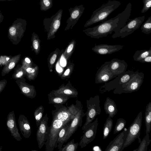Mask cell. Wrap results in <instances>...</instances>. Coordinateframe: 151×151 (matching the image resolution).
Segmentation results:
<instances>
[{"mask_svg":"<svg viewBox=\"0 0 151 151\" xmlns=\"http://www.w3.org/2000/svg\"><path fill=\"white\" fill-rule=\"evenodd\" d=\"M140 29L142 32L146 34L151 33V16L149 17L142 25Z\"/></svg>","mask_w":151,"mask_h":151,"instance_id":"39","label":"cell"},{"mask_svg":"<svg viewBox=\"0 0 151 151\" xmlns=\"http://www.w3.org/2000/svg\"><path fill=\"white\" fill-rule=\"evenodd\" d=\"M78 143L74 142V139H73L68 142L66 145L58 150L59 151H76L79 145Z\"/></svg>","mask_w":151,"mask_h":151,"instance_id":"38","label":"cell"},{"mask_svg":"<svg viewBox=\"0 0 151 151\" xmlns=\"http://www.w3.org/2000/svg\"><path fill=\"white\" fill-rule=\"evenodd\" d=\"M54 106L55 109L52 111V119L70 122L83 106L80 101L77 100L75 105L72 104L67 106L63 104H54Z\"/></svg>","mask_w":151,"mask_h":151,"instance_id":"3","label":"cell"},{"mask_svg":"<svg viewBox=\"0 0 151 151\" xmlns=\"http://www.w3.org/2000/svg\"><path fill=\"white\" fill-rule=\"evenodd\" d=\"M31 41L32 50L35 52L36 55H38L40 51V41L38 35L34 32L32 34Z\"/></svg>","mask_w":151,"mask_h":151,"instance_id":"31","label":"cell"},{"mask_svg":"<svg viewBox=\"0 0 151 151\" xmlns=\"http://www.w3.org/2000/svg\"><path fill=\"white\" fill-rule=\"evenodd\" d=\"M69 122L52 119L51 124L47 129L46 140L45 144L46 151L53 150L60 130L64 125Z\"/></svg>","mask_w":151,"mask_h":151,"instance_id":"7","label":"cell"},{"mask_svg":"<svg viewBox=\"0 0 151 151\" xmlns=\"http://www.w3.org/2000/svg\"><path fill=\"white\" fill-rule=\"evenodd\" d=\"M86 116L83 109V107L78 111L74 118L71 121L66 133L64 142H66L72 135L75 132L79 127L82 126L83 118Z\"/></svg>","mask_w":151,"mask_h":151,"instance_id":"16","label":"cell"},{"mask_svg":"<svg viewBox=\"0 0 151 151\" xmlns=\"http://www.w3.org/2000/svg\"><path fill=\"white\" fill-rule=\"evenodd\" d=\"M84 9L85 7L82 4L69 9L70 16L67 20L65 31L72 28L83 14Z\"/></svg>","mask_w":151,"mask_h":151,"instance_id":"15","label":"cell"},{"mask_svg":"<svg viewBox=\"0 0 151 151\" xmlns=\"http://www.w3.org/2000/svg\"><path fill=\"white\" fill-rule=\"evenodd\" d=\"M134 72L132 70H128L122 75L117 76L113 80L104 83L101 87L103 89V91L104 92L109 91L125 83L130 79Z\"/></svg>","mask_w":151,"mask_h":151,"instance_id":"12","label":"cell"},{"mask_svg":"<svg viewBox=\"0 0 151 151\" xmlns=\"http://www.w3.org/2000/svg\"><path fill=\"white\" fill-rule=\"evenodd\" d=\"M109 66L112 72L117 76L125 73L128 65L124 60L113 58L109 61Z\"/></svg>","mask_w":151,"mask_h":151,"instance_id":"21","label":"cell"},{"mask_svg":"<svg viewBox=\"0 0 151 151\" xmlns=\"http://www.w3.org/2000/svg\"><path fill=\"white\" fill-rule=\"evenodd\" d=\"M63 12V9H60L50 18L44 19L43 24L45 30L47 32V40L55 37V35L60 25Z\"/></svg>","mask_w":151,"mask_h":151,"instance_id":"8","label":"cell"},{"mask_svg":"<svg viewBox=\"0 0 151 151\" xmlns=\"http://www.w3.org/2000/svg\"><path fill=\"white\" fill-rule=\"evenodd\" d=\"M146 135L139 143L140 144L137 148L133 151H147V147L151 141L149 139V133H146Z\"/></svg>","mask_w":151,"mask_h":151,"instance_id":"36","label":"cell"},{"mask_svg":"<svg viewBox=\"0 0 151 151\" xmlns=\"http://www.w3.org/2000/svg\"><path fill=\"white\" fill-rule=\"evenodd\" d=\"M75 40H72L68 44L63 53V55L67 61H68L73 54L75 47Z\"/></svg>","mask_w":151,"mask_h":151,"instance_id":"34","label":"cell"},{"mask_svg":"<svg viewBox=\"0 0 151 151\" xmlns=\"http://www.w3.org/2000/svg\"><path fill=\"white\" fill-rule=\"evenodd\" d=\"M139 62L141 63H151V55H149L141 60Z\"/></svg>","mask_w":151,"mask_h":151,"instance_id":"47","label":"cell"},{"mask_svg":"<svg viewBox=\"0 0 151 151\" xmlns=\"http://www.w3.org/2000/svg\"><path fill=\"white\" fill-rule=\"evenodd\" d=\"M150 55H151V47L149 50H136L133 57L134 61L139 62L142 59Z\"/></svg>","mask_w":151,"mask_h":151,"instance_id":"32","label":"cell"},{"mask_svg":"<svg viewBox=\"0 0 151 151\" xmlns=\"http://www.w3.org/2000/svg\"><path fill=\"white\" fill-rule=\"evenodd\" d=\"M2 149V147L1 146L0 147V151H2L1 149Z\"/></svg>","mask_w":151,"mask_h":151,"instance_id":"50","label":"cell"},{"mask_svg":"<svg viewBox=\"0 0 151 151\" xmlns=\"http://www.w3.org/2000/svg\"><path fill=\"white\" fill-rule=\"evenodd\" d=\"M142 122V112H140L128 129L124 144L120 151L131 145L136 139L139 143L141 141L140 137Z\"/></svg>","mask_w":151,"mask_h":151,"instance_id":"5","label":"cell"},{"mask_svg":"<svg viewBox=\"0 0 151 151\" xmlns=\"http://www.w3.org/2000/svg\"><path fill=\"white\" fill-rule=\"evenodd\" d=\"M48 96L49 104H64L70 98L67 97L51 96L48 94Z\"/></svg>","mask_w":151,"mask_h":151,"instance_id":"35","label":"cell"},{"mask_svg":"<svg viewBox=\"0 0 151 151\" xmlns=\"http://www.w3.org/2000/svg\"><path fill=\"white\" fill-rule=\"evenodd\" d=\"M116 77L110 70L109 61L106 62L101 65L96 72L95 83L96 84L104 83Z\"/></svg>","mask_w":151,"mask_h":151,"instance_id":"13","label":"cell"},{"mask_svg":"<svg viewBox=\"0 0 151 151\" xmlns=\"http://www.w3.org/2000/svg\"><path fill=\"white\" fill-rule=\"evenodd\" d=\"M124 46L119 45H109L106 44L95 45L91 50L96 53L100 55L111 54L122 49Z\"/></svg>","mask_w":151,"mask_h":151,"instance_id":"18","label":"cell"},{"mask_svg":"<svg viewBox=\"0 0 151 151\" xmlns=\"http://www.w3.org/2000/svg\"><path fill=\"white\" fill-rule=\"evenodd\" d=\"M44 112V108L41 105L37 108L34 112V116L35 120L36 125L38 127L43 117Z\"/></svg>","mask_w":151,"mask_h":151,"instance_id":"37","label":"cell"},{"mask_svg":"<svg viewBox=\"0 0 151 151\" xmlns=\"http://www.w3.org/2000/svg\"><path fill=\"white\" fill-rule=\"evenodd\" d=\"M19 128L23 136L25 138H29L31 135L30 124L27 118L24 115L20 114L18 119Z\"/></svg>","mask_w":151,"mask_h":151,"instance_id":"23","label":"cell"},{"mask_svg":"<svg viewBox=\"0 0 151 151\" xmlns=\"http://www.w3.org/2000/svg\"><path fill=\"white\" fill-rule=\"evenodd\" d=\"M145 122L146 133H149L151 129V102H149L146 107Z\"/></svg>","mask_w":151,"mask_h":151,"instance_id":"28","label":"cell"},{"mask_svg":"<svg viewBox=\"0 0 151 151\" xmlns=\"http://www.w3.org/2000/svg\"><path fill=\"white\" fill-rule=\"evenodd\" d=\"M113 125V121L111 117L109 115L104 123L103 128V139L107 138L112 129Z\"/></svg>","mask_w":151,"mask_h":151,"instance_id":"30","label":"cell"},{"mask_svg":"<svg viewBox=\"0 0 151 151\" xmlns=\"http://www.w3.org/2000/svg\"><path fill=\"white\" fill-rule=\"evenodd\" d=\"M22 65L23 67H31L33 66V62L31 59L28 56H25L22 59Z\"/></svg>","mask_w":151,"mask_h":151,"instance_id":"43","label":"cell"},{"mask_svg":"<svg viewBox=\"0 0 151 151\" xmlns=\"http://www.w3.org/2000/svg\"><path fill=\"white\" fill-rule=\"evenodd\" d=\"M23 67L25 71L27 78L30 81L34 80L37 76L38 72V66L36 65L34 67Z\"/></svg>","mask_w":151,"mask_h":151,"instance_id":"29","label":"cell"},{"mask_svg":"<svg viewBox=\"0 0 151 151\" xmlns=\"http://www.w3.org/2000/svg\"><path fill=\"white\" fill-rule=\"evenodd\" d=\"M132 7L131 3H129L124 10L114 17L102 22L94 27L86 29L83 32L87 36L96 39L106 37L113 32H118L124 26L129 19Z\"/></svg>","mask_w":151,"mask_h":151,"instance_id":"1","label":"cell"},{"mask_svg":"<svg viewBox=\"0 0 151 151\" xmlns=\"http://www.w3.org/2000/svg\"><path fill=\"white\" fill-rule=\"evenodd\" d=\"M126 124V120L122 118L118 119L116 124L113 134H114L121 131L125 127Z\"/></svg>","mask_w":151,"mask_h":151,"instance_id":"40","label":"cell"},{"mask_svg":"<svg viewBox=\"0 0 151 151\" xmlns=\"http://www.w3.org/2000/svg\"><path fill=\"white\" fill-rule=\"evenodd\" d=\"M86 101L87 107V110L85 113L86 119L82 128L83 130L88 124L92 122L97 115L100 114L101 111L99 96L91 97Z\"/></svg>","mask_w":151,"mask_h":151,"instance_id":"9","label":"cell"},{"mask_svg":"<svg viewBox=\"0 0 151 151\" xmlns=\"http://www.w3.org/2000/svg\"><path fill=\"white\" fill-rule=\"evenodd\" d=\"M143 7L141 11L142 13L147 11L151 7V0H143Z\"/></svg>","mask_w":151,"mask_h":151,"instance_id":"44","label":"cell"},{"mask_svg":"<svg viewBox=\"0 0 151 151\" xmlns=\"http://www.w3.org/2000/svg\"><path fill=\"white\" fill-rule=\"evenodd\" d=\"M68 124L64 125L59 131L58 137L55 146V148L58 147V150L62 147L64 143L65 137L69 126Z\"/></svg>","mask_w":151,"mask_h":151,"instance_id":"26","label":"cell"},{"mask_svg":"<svg viewBox=\"0 0 151 151\" xmlns=\"http://www.w3.org/2000/svg\"><path fill=\"white\" fill-rule=\"evenodd\" d=\"M12 0H0V1H10Z\"/></svg>","mask_w":151,"mask_h":151,"instance_id":"49","label":"cell"},{"mask_svg":"<svg viewBox=\"0 0 151 151\" xmlns=\"http://www.w3.org/2000/svg\"><path fill=\"white\" fill-rule=\"evenodd\" d=\"M104 109L106 113L108 114L111 118L116 114L118 111L116 103L109 97L106 98L104 103Z\"/></svg>","mask_w":151,"mask_h":151,"instance_id":"24","label":"cell"},{"mask_svg":"<svg viewBox=\"0 0 151 151\" xmlns=\"http://www.w3.org/2000/svg\"><path fill=\"white\" fill-rule=\"evenodd\" d=\"M98 118L93 122L88 124L83 130V134L81 137L79 145L81 148L92 142L95 139L99 124Z\"/></svg>","mask_w":151,"mask_h":151,"instance_id":"11","label":"cell"},{"mask_svg":"<svg viewBox=\"0 0 151 151\" xmlns=\"http://www.w3.org/2000/svg\"><path fill=\"white\" fill-rule=\"evenodd\" d=\"M48 94L52 96L70 98L77 97L78 92L69 81L66 85L63 83L58 89L52 90Z\"/></svg>","mask_w":151,"mask_h":151,"instance_id":"14","label":"cell"},{"mask_svg":"<svg viewBox=\"0 0 151 151\" xmlns=\"http://www.w3.org/2000/svg\"><path fill=\"white\" fill-rule=\"evenodd\" d=\"M27 24L25 19L18 18L9 27L7 36L13 45H17L20 42L26 30Z\"/></svg>","mask_w":151,"mask_h":151,"instance_id":"6","label":"cell"},{"mask_svg":"<svg viewBox=\"0 0 151 151\" xmlns=\"http://www.w3.org/2000/svg\"><path fill=\"white\" fill-rule=\"evenodd\" d=\"M24 78L16 80L15 82L18 86L21 93L25 96L34 99L37 95L35 86L26 83Z\"/></svg>","mask_w":151,"mask_h":151,"instance_id":"20","label":"cell"},{"mask_svg":"<svg viewBox=\"0 0 151 151\" xmlns=\"http://www.w3.org/2000/svg\"><path fill=\"white\" fill-rule=\"evenodd\" d=\"M21 57L20 54L13 56L9 61L4 65L1 72L2 76H4L12 70L19 61Z\"/></svg>","mask_w":151,"mask_h":151,"instance_id":"25","label":"cell"},{"mask_svg":"<svg viewBox=\"0 0 151 151\" xmlns=\"http://www.w3.org/2000/svg\"><path fill=\"white\" fill-rule=\"evenodd\" d=\"M49 118L47 114L43 116L36 132L37 139L38 147L41 149L45 145L48 126L47 125Z\"/></svg>","mask_w":151,"mask_h":151,"instance_id":"17","label":"cell"},{"mask_svg":"<svg viewBox=\"0 0 151 151\" xmlns=\"http://www.w3.org/2000/svg\"><path fill=\"white\" fill-rule=\"evenodd\" d=\"M121 4V2L118 1L109 0L92 12L90 18L86 22L84 27H87L106 20L108 17Z\"/></svg>","mask_w":151,"mask_h":151,"instance_id":"2","label":"cell"},{"mask_svg":"<svg viewBox=\"0 0 151 151\" xmlns=\"http://www.w3.org/2000/svg\"><path fill=\"white\" fill-rule=\"evenodd\" d=\"M125 129L111 141L107 146L105 151H120L123 145L127 134Z\"/></svg>","mask_w":151,"mask_h":151,"instance_id":"22","label":"cell"},{"mask_svg":"<svg viewBox=\"0 0 151 151\" xmlns=\"http://www.w3.org/2000/svg\"><path fill=\"white\" fill-rule=\"evenodd\" d=\"M4 19V16L2 13L0 11V25L1 22H2Z\"/></svg>","mask_w":151,"mask_h":151,"instance_id":"48","label":"cell"},{"mask_svg":"<svg viewBox=\"0 0 151 151\" xmlns=\"http://www.w3.org/2000/svg\"><path fill=\"white\" fill-rule=\"evenodd\" d=\"M12 78L15 80L26 77V73L22 65H18L14 70Z\"/></svg>","mask_w":151,"mask_h":151,"instance_id":"33","label":"cell"},{"mask_svg":"<svg viewBox=\"0 0 151 151\" xmlns=\"http://www.w3.org/2000/svg\"><path fill=\"white\" fill-rule=\"evenodd\" d=\"M144 77L143 72H139V70L134 72L129 81L114 89L113 93L120 94L137 91L142 85Z\"/></svg>","mask_w":151,"mask_h":151,"instance_id":"4","label":"cell"},{"mask_svg":"<svg viewBox=\"0 0 151 151\" xmlns=\"http://www.w3.org/2000/svg\"><path fill=\"white\" fill-rule=\"evenodd\" d=\"M6 123L7 128L11 133V135L17 141H21L22 138L17 126L14 111L10 112L8 114Z\"/></svg>","mask_w":151,"mask_h":151,"instance_id":"19","label":"cell"},{"mask_svg":"<svg viewBox=\"0 0 151 151\" xmlns=\"http://www.w3.org/2000/svg\"><path fill=\"white\" fill-rule=\"evenodd\" d=\"M13 57L12 55H0V66L4 65Z\"/></svg>","mask_w":151,"mask_h":151,"instance_id":"45","label":"cell"},{"mask_svg":"<svg viewBox=\"0 0 151 151\" xmlns=\"http://www.w3.org/2000/svg\"><path fill=\"white\" fill-rule=\"evenodd\" d=\"M61 51L59 48L56 49L51 52L47 58L48 68L49 70L52 72L56 60L59 58L61 54Z\"/></svg>","mask_w":151,"mask_h":151,"instance_id":"27","label":"cell"},{"mask_svg":"<svg viewBox=\"0 0 151 151\" xmlns=\"http://www.w3.org/2000/svg\"><path fill=\"white\" fill-rule=\"evenodd\" d=\"M74 66V63L69 62L65 71L61 76V79H65L70 77L73 70Z\"/></svg>","mask_w":151,"mask_h":151,"instance_id":"42","label":"cell"},{"mask_svg":"<svg viewBox=\"0 0 151 151\" xmlns=\"http://www.w3.org/2000/svg\"><path fill=\"white\" fill-rule=\"evenodd\" d=\"M53 0H40V10L46 11L51 8L53 6Z\"/></svg>","mask_w":151,"mask_h":151,"instance_id":"41","label":"cell"},{"mask_svg":"<svg viewBox=\"0 0 151 151\" xmlns=\"http://www.w3.org/2000/svg\"><path fill=\"white\" fill-rule=\"evenodd\" d=\"M145 18V16H142L130 19L119 31L114 33L112 35V37L124 38L132 34L140 27Z\"/></svg>","mask_w":151,"mask_h":151,"instance_id":"10","label":"cell"},{"mask_svg":"<svg viewBox=\"0 0 151 151\" xmlns=\"http://www.w3.org/2000/svg\"><path fill=\"white\" fill-rule=\"evenodd\" d=\"M7 81L6 79L0 81V93L3 91L6 86Z\"/></svg>","mask_w":151,"mask_h":151,"instance_id":"46","label":"cell"}]
</instances>
